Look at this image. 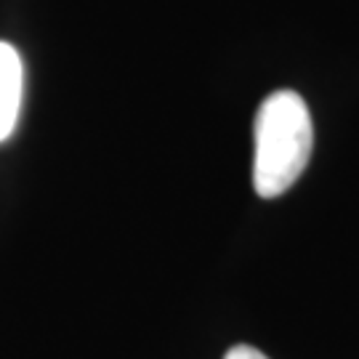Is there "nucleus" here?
<instances>
[{
	"instance_id": "obj_3",
	"label": "nucleus",
	"mask_w": 359,
	"mask_h": 359,
	"mask_svg": "<svg viewBox=\"0 0 359 359\" xmlns=\"http://www.w3.org/2000/svg\"><path fill=\"white\" fill-rule=\"evenodd\" d=\"M224 359H269L266 354H261L258 348L253 346H245V344H240V346H234L226 351V357Z\"/></svg>"
},
{
	"instance_id": "obj_1",
	"label": "nucleus",
	"mask_w": 359,
	"mask_h": 359,
	"mask_svg": "<svg viewBox=\"0 0 359 359\" xmlns=\"http://www.w3.org/2000/svg\"><path fill=\"white\" fill-rule=\"evenodd\" d=\"M253 187L261 197H277L304 173L314 147V126L306 102L295 90H274L256 112Z\"/></svg>"
},
{
	"instance_id": "obj_2",
	"label": "nucleus",
	"mask_w": 359,
	"mask_h": 359,
	"mask_svg": "<svg viewBox=\"0 0 359 359\" xmlns=\"http://www.w3.org/2000/svg\"><path fill=\"white\" fill-rule=\"evenodd\" d=\"M25 93V67L13 46L0 43V142H6L16 128Z\"/></svg>"
}]
</instances>
